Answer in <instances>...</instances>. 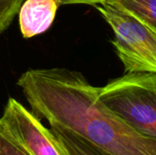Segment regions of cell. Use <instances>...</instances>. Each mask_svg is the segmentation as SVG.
<instances>
[{
    "instance_id": "6da1fadb",
    "label": "cell",
    "mask_w": 156,
    "mask_h": 155,
    "mask_svg": "<svg viewBox=\"0 0 156 155\" xmlns=\"http://www.w3.org/2000/svg\"><path fill=\"white\" fill-rule=\"evenodd\" d=\"M17 86L39 120L69 130L108 155H156V140L130 126L99 98V88L68 69H29Z\"/></svg>"
},
{
    "instance_id": "7a4b0ae2",
    "label": "cell",
    "mask_w": 156,
    "mask_h": 155,
    "mask_svg": "<svg viewBox=\"0 0 156 155\" xmlns=\"http://www.w3.org/2000/svg\"><path fill=\"white\" fill-rule=\"evenodd\" d=\"M99 98L130 126L156 140L155 73H126L99 88Z\"/></svg>"
},
{
    "instance_id": "3957f363",
    "label": "cell",
    "mask_w": 156,
    "mask_h": 155,
    "mask_svg": "<svg viewBox=\"0 0 156 155\" xmlns=\"http://www.w3.org/2000/svg\"><path fill=\"white\" fill-rule=\"evenodd\" d=\"M114 34L112 44L125 73H155L156 32L115 0L94 5Z\"/></svg>"
},
{
    "instance_id": "277c9868",
    "label": "cell",
    "mask_w": 156,
    "mask_h": 155,
    "mask_svg": "<svg viewBox=\"0 0 156 155\" xmlns=\"http://www.w3.org/2000/svg\"><path fill=\"white\" fill-rule=\"evenodd\" d=\"M0 125L31 155H69L52 132L13 98L5 107Z\"/></svg>"
},
{
    "instance_id": "5b68a950",
    "label": "cell",
    "mask_w": 156,
    "mask_h": 155,
    "mask_svg": "<svg viewBox=\"0 0 156 155\" xmlns=\"http://www.w3.org/2000/svg\"><path fill=\"white\" fill-rule=\"evenodd\" d=\"M59 5L58 0H25L18 11L23 37L30 38L47 31Z\"/></svg>"
},
{
    "instance_id": "8992f818",
    "label": "cell",
    "mask_w": 156,
    "mask_h": 155,
    "mask_svg": "<svg viewBox=\"0 0 156 155\" xmlns=\"http://www.w3.org/2000/svg\"><path fill=\"white\" fill-rule=\"evenodd\" d=\"M51 132L69 155H108L81 136L63 128L50 126Z\"/></svg>"
},
{
    "instance_id": "52a82bcc",
    "label": "cell",
    "mask_w": 156,
    "mask_h": 155,
    "mask_svg": "<svg viewBox=\"0 0 156 155\" xmlns=\"http://www.w3.org/2000/svg\"><path fill=\"white\" fill-rule=\"evenodd\" d=\"M156 32V0H115Z\"/></svg>"
},
{
    "instance_id": "ba28073f",
    "label": "cell",
    "mask_w": 156,
    "mask_h": 155,
    "mask_svg": "<svg viewBox=\"0 0 156 155\" xmlns=\"http://www.w3.org/2000/svg\"><path fill=\"white\" fill-rule=\"evenodd\" d=\"M25 0H0V34L13 22Z\"/></svg>"
},
{
    "instance_id": "9c48e42d",
    "label": "cell",
    "mask_w": 156,
    "mask_h": 155,
    "mask_svg": "<svg viewBox=\"0 0 156 155\" xmlns=\"http://www.w3.org/2000/svg\"><path fill=\"white\" fill-rule=\"evenodd\" d=\"M0 155H31L0 125Z\"/></svg>"
},
{
    "instance_id": "30bf717a",
    "label": "cell",
    "mask_w": 156,
    "mask_h": 155,
    "mask_svg": "<svg viewBox=\"0 0 156 155\" xmlns=\"http://www.w3.org/2000/svg\"><path fill=\"white\" fill-rule=\"evenodd\" d=\"M107 0H58L59 5H74V4H83V5H96Z\"/></svg>"
}]
</instances>
